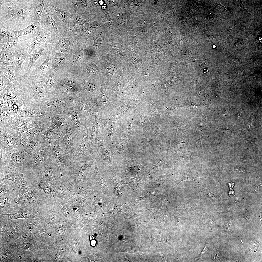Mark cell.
Segmentation results:
<instances>
[{
	"label": "cell",
	"mask_w": 262,
	"mask_h": 262,
	"mask_svg": "<svg viewBox=\"0 0 262 262\" xmlns=\"http://www.w3.org/2000/svg\"><path fill=\"white\" fill-rule=\"evenodd\" d=\"M19 89L21 98L27 107L40 109L48 101L44 87L30 73L22 77L20 82Z\"/></svg>",
	"instance_id": "obj_1"
},
{
	"label": "cell",
	"mask_w": 262,
	"mask_h": 262,
	"mask_svg": "<svg viewBox=\"0 0 262 262\" xmlns=\"http://www.w3.org/2000/svg\"><path fill=\"white\" fill-rule=\"evenodd\" d=\"M96 156L94 155L76 160L68 158L61 173L63 180L73 188L80 182H84Z\"/></svg>",
	"instance_id": "obj_2"
},
{
	"label": "cell",
	"mask_w": 262,
	"mask_h": 262,
	"mask_svg": "<svg viewBox=\"0 0 262 262\" xmlns=\"http://www.w3.org/2000/svg\"><path fill=\"white\" fill-rule=\"evenodd\" d=\"M33 158L22 144L15 147L6 152L0 153V169L18 167L33 170Z\"/></svg>",
	"instance_id": "obj_3"
},
{
	"label": "cell",
	"mask_w": 262,
	"mask_h": 262,
	"mask_svg": "<svg viewBox=\"0 0 262 262\" xmlns=\"http://www.w3.org/2000/svg\"><path fill=\"white\" fill-rule=\"evenodd\" d=\"M28 46L27 40H19L17 44L10 50L12 53L14 60L15 77L19 83L25 75L29 61L30 54L28 52Z\"/></svg>",
	"instance_id": "obj_4"
},
{
	"label": "cell",
	"mask_w": 262,
	"mask_h": 262,
	"mask_svg": "<svg viewBox=\"0 0 262 262\" xmlns=\"http://www.w3.org/2000/svg\"><path fill=\"white\" fill-rule=\"evenodd\" d=\"M34 171V176L52 186L61 182L63 178L59 167L52 156Z\"/></svg>",
	"instance_id": "obj_5"
},
{
	"label": "cell",
	"mask_w": 262,
	"mask_h": 262,
	"mask_svg": "<svg viewBox=\"0 0 262 262\" xmlns=\"http://www.w3.org/2000/svg\"><path fill=\"white\" fill-rule=\"evenodd\" d=\"M66 131L65 136L61 138L65 145V151L69 158L75 155L82 139V135L70 120H65Z\"/></svg>",
	"instance_id": "obj_6"
},
{
	"label": "cell",
	"mask_w": 262,
	"mask_h": 262,
	"mask_svg": "<svg viewBox=\"0 0 262 262\" xmlns=\"http://www.w3.org/2000/svg\"><path fill=\"white\" fill-rule=\"evenodd\" d=\"M0 153L8 151L17 145L22 144L20 131L0 125Z\"/></svg>",
	"instance_id": "obj_7"
},
{
	"label": "cell",
	"mask_w": 262,
	"mask_h": 262,
	"mask_svg": "<svg viewBox=\"0 0 262 262\" xmlns=\"http://www.w3.org/2000/svg\"><path fill=\"white\" fill-rule=\"evenodd\" d=\"M41 29L49 31L55 36L70 37V31L62 25L56 22L53 18L51 12L47 4L42 14L40 20Z\"/></svg>",
	"instance_id": "obj_8"
},
{
	"label": "cell",
	"mask_w": 262,
	"mask_h": 262,
	"mask_svg": "<svg viewBox=\"0 0 262 262\" xmlns=\"http://www.w3.org/2000/svg\"><path fill=\"white\" fill-rule=\"evenodd\" d=\"M122 130V123L105 121L100 129L102 140L109 146L113 147L121 138Z\"/></svg>",
	"instance_id": "obj_9"
},
{
	"label": "cell",
	"mask_w": 262,
	"mask_h": 262,
	"mask_svg": "<svg viewBox=\"0 0 262 262\" xmlns=\"http://www.w3.org/2000/svg\"><path fill=\"white\" fill-rule=\"evenodd\" d=\"M70 99L66 96H60L48 101L40 108L50 117L67 113L71 103Z\"/></svg>",
	"instance_id": "obj_10"
},
{
	"label": "cell",
	"mask_w": 262,
	"mask_h": 262,
	"mask_svg": "<svg viewBox=\"0 0 262 262\" xmlns=\"http://www.w3.org/2000/svg\"><path fill=\"white\" fill-rule=\"evenodd\" d=\"M64 116L66 119L70 120L75 125L82 135L85 123L91 117L88 113L82 110L74 103L70 104L69 110Z\"/></svg>",
	"instance_id": "obj_11"
},
{
	"label": "cell",
	"mask_w": 262,
	"mask_h": 262,
	"mask_svg": "<svg viewBox=\"0 0 262 262\" xmlns=\"http://www.w3.org/2000/svg\"><path fill=\"white\" fill-rule=\"evenodd\" d=\"M92 124L91 119H89L86 122L82 132V139L75 155L72 158L73 159H79L96 155L95 151L89 144L88 139L89 129Z\"/></svg>",
	"instance_id": "obj_12"
},
{
	"label": "cell",
	"mask_w": 262,
	"mask_h": 262,
	"mask_svg": "<svg viewBox=\"0 0 262 262\" xmlns=\"http://www.w3.org/2000/svg\"><path fill=\"white\" fill-rule=\"evenodd\" d=\"M22 137V145L33 157L42 147L49 146V140L44 136L26 135Z\"/></svg>",
	"instance_id": "obj_13"
},
{
	"label": "cell",
	"mask_w": 262,
	"mask_h": 262,
	"mask_svg": "<svg viewBox=\"0 0 262 262\" xmlns=\"http://www.w3.org/2000/svg\"><path fill=\"white\" fill-rule=\"evenodd\" d=\"M55 72V70L52 69L43 74H32L37 81L44 87L48 96L49 101L55 98L57 95L56 84L54 83L53 80Z\"/></svg>",
	"instance_id": "obj_14"
},
{
	"label": "cell",
	"mask_w": 262,
	"mask_h": 262,
	"mask_svg": "<svg viewBox=\"0 0 262 262\" xmlns=\"http://www.w3.org/2000/svg\"><path fill=\"white\" fill-rule=\"evenodd\" d=\"M43 205L41 203H33L25 208L15 213L3 215L9 216L11 220L31 218L40 220L41 218V210Z\"/></svg>",
	"instance_id": "obj_15"
},
{
	"label": "cell",
	"mask_w": 262,
	"mask_h": 262,
	"mask_svg": "<svg viewBox=\"0 0 262 262\" xmlns=\"http://www.w3.org/2000/svg\"><path fill=\"white\" fill-rule=\"evenodd\" d=\"M94 150L96 153L95 161L97 164L112 166L114 156L110 147L102 140L99 141Z\"/></svg>",
	"instance_id": "obj_16"
},
{
	"label": "cell",
	"mask_w": 262,
	"mask_h": 262,
	"mask_svg": "<svg viewBox=\"0 0 262 262\" xmlns=\"http://www.w3.org/2000/svg\"><path fill=\"white\" fill-rule=\"evenodd\" d=\"M0 262H22L21 256L15 245L11 244L3 237L0 238Z\"/></svg>",
	"instance_id": "obj_17"
},
{
	"label": "cell",
	"mask_w": 262,
	"mask_h": 262,
	"mask_svg": "<svg viewBox=\"0 0 262 262\" xmlns=\"http://www.w3.org/2000/svg\"><path fill=\"white\" fill-rule=\"evenodd\" d=\"M47 4L52 13L54 20L69 31L73 28L71 21V12L69 10L58 8L53 5L49 0H46Z\"/></svg>",
	"instance_id": "obj_18"
},
{
	"label": "cell",
	"mask_w": 262,
	"mask_h": 262,
	"mask_svg": "<svg viewBox=\"0 0 262 262\" xmlns=\"http://www.w3.org/2000/svg\"><path fill=\"white\" fill-rule=\"evenodd\" d=\"M8 12L1 18L7 22H16L19 19L27 15H30L29 10L26 4L19 6L16 5L11 1L7 3Z\"/></svg>",
	"instance_id": "obj_19"
},
{
	"label": "cell",
	"mask_w": 262,
	"mask_h": 262,
	"mask_svg": "<svg viewBox=\"0 0 262 262\" xmlns=\"http://www.w3.org/2000/svg\"><path fill=\"white\" fill-rule=\"evenodd\" d=\"M60 140H49V146L52 156L59 167L61 174L66 165V161L69 157L65 151L61 148L60 145Z\"/></svg>",
	"instance_id": "obj_20"
},
{
	"label": "cell",
	"mask_w": 262,
	"mask_h": 262,
	"mask_svg": "<svg viewBox=\"0 0 262 262\" xmlns=\"http://www.w3.org/2000/svg\"><path fill=\"white\" fill-rule=\"evenodd\" d=\"M94 101L100 108L102 113L109 111L116 104L110 97L105 86L102 82L100 83L98 96Z\"/></svg>",
	"instance_id": "obj_21"
},
{
	"label": "cell",
	"mask_w": 262,
	"mask_h": 262,
	"mask_svg": "<svg viewBox=\"0 0 262 262\" xmlns=\"http://www.w3.org/2000/svg\"><path fill=\"white\" fill-rule=\"evenodd\" d=\"M78 37L72 36L67 37L53 36L52 39L56 46L66 57L72 54L73 45Z\"/></svg>",
	"instance_id": "obj_22"
},
{
	"label": "cell",
	"mask_w": 262,
	"mask_h": 262,
	"mask_svg": "<svg viewBox=\"0 0 262 262\" xmlns=\"http://www.w3.org/2000/svg\"><path fill=\"white\" fill-rule=\"evenodd\" d=\"M105 121L101 112L95 115L94 120L92 122L91 134L89 140V144L93 149L99 141L102 140L100 134V129Z\"/></svg>",
	"instance_id": "obj_23"
},
{
	"label": "cell",
	"mask_w": 262,
	"mask_h": 262,
	"mask_svg": "<svg viewBox=\"0 0 262 262\" xmlns=\"http://www.w3.org/2000/svg\"><path fill=\"white\" fill-rule=\"evenodd\" d=\"M55 196L57 199L65 201L74 197V189L63 180L52 186Z\"/></svg>",
	"instance_id": "obj_24"
},
{
	"label": "cell",
	"mask_w": 262,
	"mask_h": 262,
	"mask_svg": "<svg viewBox=\"0 0 262 262\" xmlns=\"http://www.w3.org/2000/svg\"><path fill=\"white\" fill-rule=\"evenodd\" d=\"M52 40V39L47 40L30 53L29 64L24 76L30 73L31 68L41 56L48 53Z\"/></svg>",
	"instance_id": "obj_25"
},
{
	"label": "cell",
	"mask_w": 262,
	"mask_h": 262,
	"mask_svg": "<svg viewBox=\"0 0 262 262\" xmlns=\"http://www.w3.org/2000/svg\"><path fill=\"white\" fill-rule=\"evenodd\" d=\"M19 254L24 258L33 254H38L40 249L39 245L34 240L27 242H16L15 244Z\"/></svg>",
	"instance_id": "obj_26"
},
{
	"label": "cell",
	"mask_w": 262,
	"mask_h": 262,
	"mask_svg": "<svg viewBox=\"0 0 262 262\" xmlns=\"http://www.w3.org/2000/svg\"><path fill=\"white\" fill-rule=\"evenodd\" d=\"M53 35L48 31L42 29L37 36L34 38L26 40L28 42V51L30 54L34 49L38 48L48 40L52 39Z\"/></svg>",
	"instance_id": "obj_27"
},
{
	"label": "cell",
	"mask_w": 262,
	"mask_h": 262,
	"mask_svg": "<svg viewBox=\"0 0 262 262\" xmlns=\"http://www.w3.org/2000/svg\"><path fill=\"white\" fill-rule=\"evenodd\" d=\"M26 4L29 11L31 20L40 21L46 4V0H30Z\"/></svg>",
	"instance_id": "obj_28"
},
{
	"label": "cell",
	"mask_w": 262,
	"mask_h": 262,
	"mask_svg": "<svg viewBox=\"0 0 262 262\" xmlns=\"http://www.w3.org/2000/svg\"><path fill=\"white\" fill-rule=\"evenodd\" d=\"M52 156V153L49 146H45L42 147L33 157V171L36 169L41 166Z\"/></svg>",
	"instance_id": "obj_29"
},
{
	"label": "cell",
	"mask_w": 262,
	"mask_h": 262,
	"mask_svg": "<svg viewBox=\"0 0 262 262\" xmlns=\"http://www.w3.org/2000/svg\"><path fill=\"white\" fill-rule=\"evenodd\" d=\"M54 43L52 41L50 46L48 55L46 59L41 63L37 60L31 68L30 73L33 74H37L38 70L39 69L42 72L41 74L45 73L51 70L50 69L51 66V52Z\"/></svg>",
	"instance_id": "obj_30"
},
{
	"label": "cell",
	"mask_w": 262,
	"mask_h": 262,
	"mask_svg": "<svg viewBox=\"0 0 262 262\" xmlns=\"http://www.w3.org/2000/svg\"><path fill=\"white\" fill-rule=\"evenodd\" d=\"M41 29L40 21L32 20L31 24L28 27L18 31V37L26 35L28 37L26 39H33L37 36Z\"/></svg>",
	"instance_id": "obj_31"
},
{
	"label": "cell",
	"mask_w": 262,
	"mask_h": 262,
	"mask_svg": "<svg viewBox=\"0 0 262 262\" xmlns=\"http://www.w3.org/2000/svg\"><path fill=\"white\" fill-rule=\"evenodd\" d=\"M66 57L56 46L54 42L51 52L52 69L55 70L65 64L67 61Z\"/></svg>",
	"instance_id": "obj_32"
},
{
	"label": "cell",
	"mask_w": 262,
	"mask_h": 262,
	"mask_svg": "<svg viewBox=\"0 0 262 262\" xmlns=\"http://www.w3.org/2000/svg\"><path fill=\"white\" fill-rule=\"evenodd\" d=\"M10 197L11 205L17 212L25 208L31 204L25 199L19 190L13 193Z\"/></svg>",
	"instance_id": "obj_33"
},
{
	"label": "cell",
	"mask_w": 262,
	"mask_h": 262,
	"mask_svg": "<svg viewBox=\"0 0 262 262\" xmlns=\"http://www.w3.org/2000/svg\"><path fill=\"white\" fill-rule=\"evenodd\" d=\"M15 220L10 219L6 226L3 237L8 241H14L15 242L17 235L21 230L17 221Z\"/></svg>",
	"instance_id": "obj_34"
},
{
	"label": "cell",
	"mask_w": 262,
	"mask_h": 262,
	"mask_svg": "<svg viewBox=\"0 0 262 262\" xmlns=\"http://www.w3.org/2000/svg\"><path fill=\"white\" fill-rule=\"evenodd\" d=\"M18 219L19 221H17L22 230L28 231L32 234L39 230L40 220L32 218Z\"/></svg>",
	"instance_id": "obj_35"
},
{
	"label": "cell",
	"mask_w": 262,
	"mask_h": 262,
	"mask_svg": "<svg viewBox=\"0 0 262 262\" xmlns=\"http://www.w3.org/2000/svg\"><path fill=\"white\" fill-rule=\"evenodd\" d=\"M50 123L49 120L40 118L33 117L26 118L25 123L20 130L39 127L48 128Z\"/></svg>",
	"instance_id": "obj_36"
},
{
	"label": "cell",
	"mask_w": 262,
	"mask_h": 262,
	"mask_svg": "<svg viewBox=\"0 0 262 262\" xmlns=\"http://www.w3.org/2000/svg\"><path fill=\"white\" fill-rule=\"evenodd\" d=\"M33 178V181L29 183L39 189L48 197L54 198L55 196L52 185L34 177Z\"/></svg>",
	"instance_id": "obj_37"
},
{
	"label": "cell",
	"mask_w": 262,
	"mask_h": 262,
	"mask_svg": "<svg viewBox=\"0 0 262 262\" xmlns=\"http://www.w3.org/2000/svg\"><path fill=\"white\" fill-rule=\"evenodd\" d=\"M66 132V131L59 128L51 122L43 136L49 140H60L62 137L65 135Z\"/></svg>",
	"instance_id": "obj_38"
},
{
	"label": "cell",
	"mask_w": 262,
	"mask_h": 262,
	"mask_svg": "<svg viewBox=\"0 0 262 262\" xmlns=\"http://www.w3.org/2000/svg\"><path fill=\"white\" fill-rule=\"evenodd\" d=\"M15 169L14 168L0 169V183L9 185L18 189L16 186L15 181Z\"/></svg>",
	"instance_id": "obj_39"
},
{
	"label": "cell",
	"mask_w": 262,
	"mask_h": 262,
	"mask_svg": "<svg viewBox=\"0 0 262 262\" xmlns=\"http://www.w3.org/2000/svg\"><path fill=\"white\" fill-rule=\"evenodd\" d=\"M129 139L121 138L113 147H110L114 156H122L126 153Z\"/></svg>",
	"instance_id": "obj_40"
},
{
	"label": "cell",
	"mask_w": 262,
	"mask_h": 262,
	"mask_svg": "<svg viewBox=\"0 0 262 262\" xmlns=\"http://www.w3.org/2000/svg\"><path fill=\"white\" fill-rule=\"evenodd\" d=\"M10 195L0 196V214H9L17 212L11 205Z\"/></svg>",
	"instance_id": "obj_41"
},
{
	"label": "cell",
	"mask_w": 262,
	"mask_h": 262,
	"mask_svg": "<svg viewBox=\"0 0 262 262\" xmlns=\"http://www.w3.org/2000/svg\"><path fill=\"white\" fill-rule=\"evenodd\" d=\"M0 40L10 37L18 36V31L11 29L7 22L1 18L0 19Z\"/></svg>",
	"instance_id": "obj_42"
},
{
	"label": "cell",
	"mask_w": 262,
	"mask_h": 262,
	"mask_svg": "<svg viewBox=\"0 0 262 262\" xmlns=\"http://www.w3.org/2000/svg\"><path fill=\"white\" fill-rule=\"evenodd\" d=\"M0 65L14 66V60L10 50H0Z\"/></svg>",
	"instance_id": "obj_43"
},
{
	"label": "cell",
	"mask_w": 262,
	"mask_h": 262,
	"mask_svg": "<svg viewBox=\"0 0 262 262\" xmlns=\"http://www.w3.org/2000/svg\"><path fill=\"white\" fill-rule=\"evenodd\" d=\"M0 70L2 72L4 75L11 82L16 85H20V83L17 81L14 74V66L0 65Z\"/></svg>",
	"instance_id": "obj_44"
},
{
	"label": "cell",
	"mask_w": 262,
	"mask_h": 262,
	"mask_svg": "<svg viewBox=\"0 0 262 262\" xmlns=\"http://www.w3.org/2000/svg\"><path fill=\"white\" fill-rule=\"evenodd\" d=\"M19 40L18 36L0 40V50L11 49L17 44Z\"/></svg>",
	"instance_id": "obj_45"
},
{
	"label": "cell",
	"mask_w": 262,
	"mask_h": 262,
	"mask_svg": "<svg viewBox=\"0 0 262 262\" xmlns=\"http://www.w3.org/2000/svg\"><path fill=\"white\" fill-rule=\"evenodd\" d=\"M15 173V181L16 186L18 189L20 190L29 188L27 182L24 178L23 174L20 173L16 170Z\"/></svg>",
	"instance_id": "obj_46"
},
{
	"label": "cell",
	"mask_w": 262,
	"mask_h": 262,
	"mask_svg": "<svg viewBox=\"0 0 262 262\" xmlns=\"http://www.w3.org/2000/svg\"><path fill=\"white\" fill-rule=\"evenodd\" d=\"M64 114L58 115L50 117V121L51 123L59 128L66 131L65 119Z\"/></svg>",
	"instance_id": "obj_47"
},
{
	"label": "cell",
	"mask_w": 262,
	"mask_h": 262,
	"mask_svg": "<svg viewBox=\"0 0 262 262\" xmlns=\"http://www.w3.org/2000/svg\"><path fill=\"white\" fill-rule=\"evenodd\" d=\"M32 234L27 231H21L17 235L15 241L16 242H25L33 240Z\"/></svg>",
	"instance_id": "obj_48"
},
{
	"label": "cell",
	"mask_w": 262,
	"mask_h": 262,
	"mask_svg": "<svg viewBox=\"0 0 262 262\" xmlns=\"http://www.w3.org/2000/svg\"><path fill=\"white\" fill-rule=\"evenodd\" d=\"M0 196L11 195L13 193L19 190L15 187L7 184L0 183Z\"/></svg>",
	"instance_id": "obj_49"
},
{
	"label": "cell",
	"mask_w": 262,
	"mask_h": 262,
	"mask_svg": "<svg viewBox=\"0 0 262 262\" xmlns=\"http://www.w3.org/2000/svg\"><path fill=\"white\" fill-rule=\"evenodd\" d=\"M84 52L82 47H79L73 54V61L77 63L80 61L83 57Z\"/></svg>",
	"instance_id": "obj_50"
},
{
	"label": "cell",
	"mask_w": 262,
	"mask_h": 262,
	"mask_svg": "<svg viewBox=\"0 0 262 262\" xmlns=\"http://www.w3.org/2000/svg\"><path fill=\"white\" fill-rule=\"evenodd\" d=\"M0 71V92H1L10 84L11 83V82L4 75L2 72L1 70Z\"/></svg>",
	"instance_id": "obj_51"
},
{
	"label": "cell",
	"mask_w": 262,
	"mask_h": 262,
	"mask_svg": "<svg viewBox=\"0 0 262 262\" xmlns=\"http://www.w3.org/2000/svg\"><path fill=\"white\" fill-rule=\"evenodd\" d=\"M87 70L89 72L95 73L97 70V66L93 64H91L88 66Z\"/></svg>",
	"instance_id": "obj_52"
},
{
	"label": "cell",
	"mask_w": 262,
	"mask_h": 262,
	"mask_svg": "<svg viewBox=\"0 0 262 262\" xmlns=\"http://www.w3.org/2000/svg\"><path fill=\"white\" fill-rule=\"evenodd\" d=\"M106 71L109 73H112L114 72L115 69V67L113 65L108 64L106 65Z\"/></svg>",
	"instance_id": "obj_53"
},
{
	"label": "cell",
	"mask_w": 262,
	"mask_h": 262,
	"mask_svg": "<svg viewBox=\"0 0 262 262\" xmlns=\"http://www.w3.org/2000/svg\"><path fill=\"white\" fill-rule=\"evenodd\" d=\"M238 4L240 6V7L243 9L247 13H248L249 14H250L247 11V10L245 8L243 4L242 1L241 0H238Z\"/></svg>",
	"instance_id": "obj_54"
},
{
	"label": "cell",
	"mask_w": 262,
	"mask_h": 262,
	"mask_svg": "<svg viewBox=\"0 0 262 262\" xmlns=\"http://www.w3.org/2000/svg\"><path fill=\"white\" fill-rule=\"evenodd\" d=\"M11 0H1L0 1V6L1 7V6L4 4L6 3H7L11 2Z\"/></svg>",
	"instance_id": "obj_55"
},
{
	"label": "cell",
	"mask_w": 262,
	"mask_h": 262,
	"mask_svg": "<svg viewBox=\"0 0 262 262\" xmlns=\"http://www.w3.org/2000/svg\"><path fill=\"white\" fill-rule=\"evenodd\" d=\"M220 5H221V8H222L225 11H226V12H228V11H230V9L229 8H227L226 7H225L224 6H223L221 5V4H220Z\"/></svg>",
	"instance_id": "obj_56"
},
{
	"label": "cell",
	"mask_w": 262,
	"mask_h": 262,
	"mask_svg": "<svg viewBox=\"0 0 262 262\" xmlns=\"http://www.w3.org/2000/svg\"><path fill=\"white\" fill-rule=\"evenodd\" d=\"M106 4L103 5L102 7V8L103 9H105L106 8Z\"/></svg>",
	"instance_id": "obj_57"
},
{
	"label": "cell",
	"mask_w": 262,
	"mask_h": 262,
	"mask_svg": "<svg viewBox=\"0 0 262 262\" xmlns=\"http://www.w3.org/2000/svg\"><path fill=\"white\" fill-rule=\"evenodd\" d=\"M100 4L101 5H102L103 3V2L102 0L100 1L99 2Z\"/></svg>",
	"instance_id": "obj_58"
},
{
	"label": "cell",
	"mask_w": 262,
	"mask_h": 262,
	"mask_svg": "<svg viewBox=\"0 0 262 262\" xmlns=\"http://www.w3.org/2000/svg\"><path fill=\"white\" fill-rule=\"evenodd\" d=\"M92 241H93V242H91V243L92 244H93V245H95V243H96V242H95V241H93V240Z\"/></svg>",
	"instance_id": "obj_59"
},
{
	"label": "cell",
	"mask_w": 262,
	"mask_h": 262,
	"mask_svg": "<svg viewBox=\"0 0 262 262\" xmlns=\"http://www.w3.org/2000/svg\"><path fill=\"white\" fill-rule=\"evenodd\" d=\"M213 48H215V46H213Z\"/></svg>",
	"instance_id": "obj_60"
}]
</instances>
